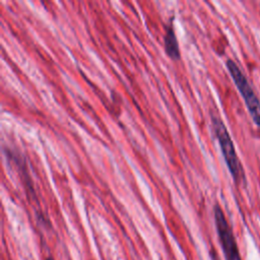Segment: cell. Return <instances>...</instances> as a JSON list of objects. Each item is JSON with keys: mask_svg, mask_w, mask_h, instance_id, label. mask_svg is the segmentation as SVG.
<instances>
[{"mask_svg": "<svg viewBox=\"0 0 260 260\" xmlns=\"http://www.w3.org/2000/svg\"><path fill=\"white\" fill-rule=\"evenodd\" d=\"M210 118L213 132L218 140L223 158L225 160L226 167L232 177L234 178L236 183H240L241 181L245 182V174L243 171V167L237 155L233 140L225 125L223 124L222 120L214 113L210 114Z\"/></svg>", "mask_w": 260, "mask_h": 260, "instance_id": "1", "label": "cell"}, {"mask_svg": "<svg viewBox=\"0 0 260 260\" xmlns=\"http://www.w3.org/2000/svg\"><path fill=\"white\" fill-rule=\"evenodd\" d=\"M226 68L233 78L239 92L243 96V100L246 104V107L249 111L250 116L252 117L254 123L260 127V101L255 94L252 86L250 85L246 75L239 68L235 61L232 59L226 60Z\"/></svg>", "mask_w": 260, "mask_h": 260, "instance_id": "2", "label": "cell"}, {"mask_svg": "<svg viewBox=\"0 0 260 260\" xmlns=\"http://www.w3.org/2000/svg\"><path fill=\"white\" fill-rule=\"evenodd\" d=\"M213 215L216 232L225 260H242L233 231L218 204H215L213 207Z\"/></svg>", "mask_w": 260, "mask_h": 260, "instance_id": "3", "label": "cell"}, {"mask_svg": "<svg viewBox=\"0 0 260 260\" xmlns=\"http://www.w3.org/2000/svg\"><path fill=\"white\" fill-rule=\"evenodd\" d=\"M164 46L167 55L174 61H178L181 58V52L179 43L175 34L173 21H171L167 27V31L164 37Z\"/></svg>", "mask_w": 260, "mask_h": 260, "instance_id": "4", "label": "cell"}, {"mask_svg": "<svg viewBox=\"0 0 260 260\" xmlns=\"http://www.w3.org/2000/svg\"><path fill=\"white\" fill-rule=\"evenodd\" d=\"M46 260H54L52 257H47V259Z\"/></svg>", "mask_w": 260, "mask_h": 260, "instance_id": "5", "label": "cell"}]
</instances>
